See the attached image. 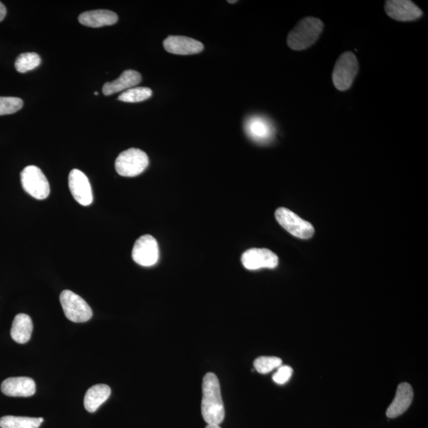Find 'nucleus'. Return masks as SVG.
Masks as SVG:
<instances>
[{
  "label": "nucleus",
  "mask_w": 428,
  "mask_h": 428,
  "mask_svg": "<svg viewBox=\"0 0 428 428\" xmlns=\"http://www.w3.org/2000/svg\"><path fill=\"white\" fill-rule=\"evenodd\" d=\"M71 195L79 204L89 206L93 202L91 186L87 175L79 169L71 170L69 177Z\"/></svg>",
  "instance_id": "9"
},
{
  "label": "nucleus",
  "mask_w": 428,
  "mask_h": 428,
  "mask_svg": "<svg viewBox=\"0 0 428 428\" xmlns=\"http://www.w3.org/2000/svg\"><path fill=\"white\" fill-rule=\"evenodd\" d=\"M323 29V21L314 17L301 19L290 31L287 44L295 51H305L317 41Z\"/></svg>",
  "instance_id": "2"
},
{
  "label": "nucleus",
  "mask_w": 428,
  "mask_h": 428,
  "mask_svg": "<svg viewBox=\"0 0 428 428\" xmlns=\"http://www.w3.org/2000/svg\"><path fill=\"white\" fill-rule=\"evenodd\" d=\"M1 391L8 397L29 398L36 392V384L28 377H9L1 385Z\"/></svg>",
  "instance_id": "12"
},
{
  "label": "nucleus",
  "mask_w": 428,
  "mask_h": 428,
  "mask_svg": "<svg viewBox=\"0 0 428 428\" xmlns=\"http://www.w3.org/2000/svg\"><path fill=\"white\" fill-rule=\"evenodd\" d=\"M206 428H222L219 425H208Z\"/></svg>",
  "instance_id": "27"
},
{
  "label": "nucleus",
  "mask_w": 428,
  "mask_h": 428,
  "mask_svg": "<svg viewBox=\"0 0 428 428\" xmlns=\"http://www.w3.org/2000/svg\"><path fill=\"white\" fill-rule=\"evenodd\" d=\"M141 75L134 70L123 71L120 78L103 85L102 92L105 96H111L115 93L127 91L132 87L139 85L141 82Z\"/></svg>",
  "instance_id": "16"
},
{
  "label": "nucleus",
  "mask_w": 428,
  "mask_h": 428,
  "mask_svg": "<svg viewBox=\"0 0 428 428\" xmlns=\"http://www.w3.org/2000/svg\"><path fill=\"white\" fill-rule=\"evenodd\" d=\"M413 389L409 383H402L399 385L393 402L386 411L389 418H396L402 416L409 409L413 400Z\"/></svg>",
  "instance_id": "15"
},
{
  "label": "nucleus",
  "mask_w": 428,
  "mask_h": 428,
  "mask_svg": "<svg viewBox=\"0 0 428 428\" xmlns=\"http://www.w3.org/2000/svg\"><path fill=\"white\" fill-rule=\"evenodd\" d=\"M24 107V101L16 97H0V116L18 112Z\"/></svg>",
  "instance_id": "24"
},
{
  "label": "nucleus",
  "mask_w": 428,
  "mask_h": 428,
  "mask_svg": "<svg viewBox=\"0 0 428 428\" xmlns=\"http://www.w3.org/2000/svg\"><path fill=\"white\" fill-rule=\"evenodd\" d=\"M152 96V91L149 87H134L124 91L118 96V100L125 102H140L147 100Z\"/></svg>",
  "instance_id": "22"
},
{
  "label": "nucleus",
  "mask_w": 428,
  "mask_h": 428,
  "mask_svg": "<svg viewBox=\"0 0 428 428\" xmlns=\"http://www.w3.org/2000/svg\"><path fill=\"white\" fill-rule=\"evenodd\" d=\"M293 369L289 366H281L278 368L276 374L273 375V381L278 385H284L289 382L290 377H292Z\"/></svg>",
  "instance_id": "25"
},
{
  "label": "nucleus",
  "mask_w": 428,
  "mask_h": 428,
  "mask_svg": "<svg viewBox=\"0 0 428 428\" xmlns=\"http://www.w3.org/2000/svg\"><path fill=\"white\" fill-rule=\"evenodd\" d=\"M358 71L359 62L355 55L351 52L343 53L337 60L332 73V81L336 89L341 91L348 90Z\"/></svg>",
  "instance_id": "3"
},
{
  "label": "nucleus",
  "mask_w": 428,
  "mask_h": 428,
  "mask_svg": "<svg viewBox=\"0 0 428 428\" xmlns=\"http://www.w3.org/2000/svg\"><path fill=\"white\" fill-rule=\"evenodd\" d=\"M163 47L167 52L177 55H193L204 49L199 41L184 36H169L163 41Z\"/></svg>",
  "instance_id": "13"
},
{
  "label": "nucleus",
  "mask_w": 428,
  "mask_h": 428,
  "mask_svg": "<svg viewBox=\"0 0 428 428\" xmlns=\"http://www.w3.org/2000/svg\"><path fill=\"white\" fill-rule=\"evenodd\" d=\"M277 222L287 231L300 239H310L314 234L312 224L287 208H278L276 212Z\"/></svg>",
  "instance_id": "7"
},
{
  "label": "nucleus",
  "mask_w": 428,
  "mask_h": 428,
  "mask_svg": "<svg viewBox=\"0 0 428 428\" xmlns=\"http://www.w3.org/2000/svg\"><path fill=\"white\" fill-rule=\"evenodd\" d=\"M44 421L43 418L33 417L6 416L0 418L1 428H39Z\"/></svg>",
  "instance_id": "20"
},
{
  "label": "nucleus",
  "mask_w": 428,
  "mask_h": 428,
  "mask_svg": "<svg viewBox=\"0 0 428 428\" xmlns=\"http://www.w3.org/2000/svg\"><path fill=\"white\" fill-rule=\"evenodd\" d=\"M33 332V322L30 316L20 314L15 316L10 336L14 341L18 344H26L31 338Z\"/></svg>",
  "instance_id": "19"
},
{
  "label": "nucleus",
  "mask_w": 428,
  "mask_h": 428,
  "mask_svg": "<svg viewBox=\"0 0 428 428\" xmlns=\"http://www.w3.org/2000/svg\"><path fill=\"white\" fill-rule=\"evenodd\" d=\"M21 181L26 193L36 199H46L51 193L48 181L39 168L34 166L25 168L21 173Z\"/></svg>",
  "instance_id": "6"
},
{
  "label": "nucleus",
  "mask_w": 428,
  "mask_h": 428,
  "mask_svg": "<svg viewBox=\"0 0 428 428\" xmlns=\"http://www.w3.org/2000/svg\"><path fill=\"white\" fill-rule=\"evenodd\" d=\"M283 364L281 359L273 356H262L254 362V367L260 374L265 375L278 369Z\"/></svg>",
  "instance_id": "23"
},
{
  "label": "nucleus",
  "mask_w": 428,
  "mask_h": 428,
  "mask_svg": "<svg viewBox=\"0 0 428 428\" xmlns=\"http://www.w3.org/2000/svg\"><path fill=\"white\" fill-rule=\"evenodd\" d=\"M112 394V389L107 385H96L87 391L84 397V408L89 413L95 411L106 402Z\"/></svg>",
  "instance_id": "18"
},
{
  "label": "nucleus",
  "mask_w": 428,
  "mask_h": 428,
  "mask_svg": "<svg viewBox=\"0 0 428 428\" xmlns=\"http://www.w3.org/2000/svg\"><path fill=\"white\" fill-rule=\"evenodd\" d=\"M202 415L207 425H220L226 416L222 398L220 382L213 373L203 377Z\"/></svg>",
  "instance_id": "1"
},
{
  "label": "nucleus",
  "mask_w": 428,
  "mask_h": 428,
  "mask_svg": "<svg viewBox=\"0 0 428 428\" xmlns=\"http://www.w3.org/2000/svg\"><path fill=\"white\" fill-rule=\"evenodd\" d=\"M245 133L257 143H266L272 139V125L265 118L252 116L246 120Z\"/></svg>",
  "instance_id": "14"
},
{
  "label": "nucleus",
  "mask_w": 428,
  "mask_h": 428,
  "mask_svg": "<svg viewBox=\"0 0 428 428\" xmlns=\"http://www.w3.org/2000/svg\"><path fill=\"white\" fill-rule=\"evenodd\" d=\"M237 2L238 1H228V3H237Z\"/></svg>",
  "instance_id": "28"
},
{
  "label": "nucleus",
  "mask_w": 428,
  "mask_h": 428,
  "mask_svg": "<svg viewBox=\"0 0 428 428\" xmlns=\"http://www.w3.org/2000/svg\"><path fill=\"white\" fill-rule=\"evenodd\" d=\"M385 10L389 17L400 21H414L422 15V10L409 0H389Z\"/></svg>",
  "instance_id": "11"
},
{
  "label": "nucleus",
  "mask_w": 428,
  "mask_h": 428,
  "mask_svg": "<svg viewBox=\"0 0 428 428\" xmlns=\"http://www.w3.org/2000/svg\"><path fill=\"white\" fill-rule=\"evenodd\" d=\"M95 95H96V96H98V93L97 91H96V92H95Z\"/></svg>",
  "instance_id": "29"
},
{
  "label": "nucleus",
  "mask_w": 428,
  "mask_h": 428,
  "mask_svg": "<svg viewBox=\"0 0 428 428\" xmlns=\"http://www.w3.org/2000/svg\"><path fill=\"white\" fill-rule=\"evenodd\" d=\"M60 301L66 317L71 321L84 323L89 321L93 316L89 305L71 290H64L60 295Z\"/></svg>",
  "instance_id": "5"
},
{
  "label": "nucleus",
  "mask_w": 428,
  "mask_h": 428,
  "mask_svg": "<svg viewBox=\"0 0 428 428\" xmlns=\"http://www.w3.org/2000/svg\"><path fill=\"white\" fill-rule=\"evenodd\" d=\"M132 257L134 262L143 267H152L159 260V246L151 235H142L136 241Z\"/></svg>",
  "instance_id": "8"
},
{
  "label": "nucleus",
  "mask_w": 428,
  "mask_h": 428,
  "mask_svg": "<svg viewBox=\"0 0 428 428\" xmlns=\"http://www.w3.org/2000/svg\"><path fill=\"white\" fill-rule=\"evenodd\" d=\"M42 62L39 55L35 53H25L19 55L15 62V69L20 73H26L36 69Z\"/></svg>",
  "instance_id": "21"
},
{
  "label": "nucleus",
  "mask_w": 428,
  "mask_h": 428,
  "mask_svg": "<svg viewBox=\"0 0 428 428\" xmlns=\"http://www.w3.org/2000/svg\"><path fill=\"white\" fill-rule=\"evenodd\" d=\"M118 20V15L108 10H90L79 16V21L82 25L92 28L112 26L116 24Z\"/></svg>",
  "instance_id": "17"
},
{
  "label": "nucleus",
  "mask_w": 428,
  "mask_h": 428,
  "mask_svg": "<svg viewBox=\"0 0 428 428\" xmlns=\"http://www.w3.org/2000/svg\"><path fill=\"white\" fill-rule=\"evenodd\" d=\"M243 266L250 271L261 268H276L278 265V257L273 251L266 249H251L246 251L241 256Z\"/></svg>",
  "instance_id": "10"
},
{
  "label": "nucleus",
  "mask_w": 428,
  "mask_h": 428,
  "mask_svg": "<svg viewBox=\"0 0 428 428\" xmlns=\"http://www.w3.org/2000/svg\"><path fill=\"white\" fill-rule=\"evenodd\" d=\"M7 9L4 6L3 3L0 2V23L6 17Z\"/></svg>",
  "instance_id": "26"
},
{
  "label": "nucleus",
  "mask_w": 428,
  "mask_h": 428,
  "mask_svg": "<svg viewBox=\"0 0 428 428\" xmlns=\"http://www.w3.org/2000/svg\"><path fill=\"white\" fill-rule=\"evenodd\" d=\"M150 160L146 153L139 149H130L121 153L115 161L116 172L124 177H135L145 171Z\"/></svg>",
  "instance_id": "4"
}]
</instances>
